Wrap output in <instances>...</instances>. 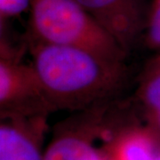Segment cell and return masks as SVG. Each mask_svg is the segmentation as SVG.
<instances>
[{
    "label": "cell",
    "instance_id": "cell-3",
    "mask_svg": "<svg viewBox=\"0 0 160 160\" xmlns=\"http://www.w3.org/2000/svg\"><path fill=\"white\" fill-rule=\"evenodd\" d=\"M1 117L37 118L54 110L47 101L32 65L22 63L18 53L1 45Z\"/></svg>",
    "mask_w": 160,
    "mask_h": 160
},
{
    "label": "cell",
    "instance_id": "cell-8",
    "mask_svg": "<svg viewBox=\"0 0 160 160\" xmlns=\"http://www.w3.org/2000/svg\"><path fill=\"white\" fill-rule=\"evenodd\" d=\"M44 160H105L87 142L77 136H64L52 143Z\"/></svg>",
    "mask_w": 160,
    "mask_h": 160
},
{
    "label": "cell",
    "instance_id": "cell-5",
    "mask_svg": "<svg viewBox=\"0 0 160 160\" xmlns=\"http://www.w3.org/2000/svg\"><path fill=\"white\" fill-rule=\"evenodd\" d=\"M0 127V160H44L26 129L29 118L4 117Z\"/></svg>",
    "mask_w": 160,
    "mask_h": 160
},
{
    "label": "cell",
    "instance_id": "cell-11",
    "mask_svg": "<svg viewBox=\"0 0 160 160\" xmlns=\"http://www.w3.org/2000/svg\"><path fill=\"white\" fill-rule=\"evenodd\" d=\"M156 160H160V154H158V156H157V158H156Z\"/></svg>",
    "mask_w": 160,
    "mask_h": 160
},
{
    "label": "cell",
    "instance_id": "cell-7",
    "mask_svg": "<svg viewBox=\"0 0 160 160\" xmlns=\"http://www.w3.org/2000/svg\"><path fill=\"white\" fill-rule=\"evenodd\" d=\"M152 132L133 131L116 143L111 160H156V140Z\"/></svg>",
    "mask_w": 160,
    "mask_h": 160
},
{
    "label": "cell",
    "instance_id": "cell-10",
    "mask_svg": "<svg viewBox=\"0 0 160 160\" xmlns=\"http://www.w3.org/2000/svg\"><path fill=\"white\" fill-rule=\"evenodd\" d=\"M29 0H0L1 18L21 13L29 6Z\"/></svg>",
    "mask_w": 160,
    "mask_h": 160
},
{
    "label": "cell",
    "instance_id": "cell-9",
    "mask_svg": "<svg viewBox=\"0 0 160 160\" xmlns=\"http://www.w3.org/2000/svg\"><path fill=\"white\" fill-rule=\"evenodd\" d=\"M145 31L148 46L160 50V0H153L150 4Z\"/></svg>",
    "mask_w": 160,
    "mask_h": 160
},
{
    "label": "cell",
    "instance_id": "cell-6",
    "mask_svg": "<svg viewBox=\"0 0 160 160\" xmlns=\"http://www.w3.org/2000/svg\"><path fill=\"white\" fill-rule=\"evenodd\" d=\"M139 102L149 121L150 131L160 139V53L147 63L138 87Z\"/></svg>",
    "mask_w": 160,
    "mask_h": 160
},
{
    "label": "cell",
    "instance_id": "cell-4",
    "mask_svg": "<svg viewBox=\"0 0 160 160\" xmlns=\"http://www.w3.org/2000/svg\"><path fill=\"white\" fill-rule=\"evenodd\" d=\"M127 52L145 31L147 0H76Z\"/></svg>",
    "mask_w": 160,
    "mask_h": 160
},
{
    "label": "cell",
    "instance_id": "cell-1",
    "mask_svg": "<svg viewBox=\"0 0 160 160\" xmlns=\"http://www.w3.org/2000/svg\"><path fill=\"white\" fill-rule=\"evenodd\" d=\"M32 67L54 110H80L102 103L125 82L124 62L92 52L39 41Z\"/></svg>",
    "mask_w": 160,
    "mask_h": 160
},
{
    "label": "cell",
    "instance_id": "cell-2",
    "mask_svg": "<svg viewBox=\"0 0 160 160\" xmlns=\"http://www.w3.org/2000/svg\"><path fill=\"white\" fill-rule=\"evenodd\" d=\"M31 27L44 43L69 46L124 62L126 52L76 0H33Z\"/></svg>",
    "mask_w": 160,
    "mask_h": 160
}]
</instances>
